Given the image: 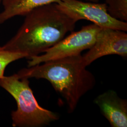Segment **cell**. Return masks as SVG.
<instances>
[{
  "label": "cell",
  "mask_w": 127,
  "mask_h": 127,
  "mask_svg": "<svg viewBox=\"0 0 127 127\" xmlns=\"http://www.w3.org/2000/svg\"><path fill=\"white\" fill-rule=\"evenodd\" d=\"M59 0H2L3 10L0 13V24L16 16H25L29 11L41 6L55 3ZM97 2L100 0H86Z\"/></svg>",
  "instance_id": "ba28073f"
},
{
  "label": "cell",
  "mask_w": 127,
  "mask_h": 127,
  "mask_svg": "<svg viewBox=\"0 0 127 127\" xmlns=\"http://www.w3.org/2000/svg\"><path fill=\"white\" fill-rule=\"evenodd\" d=\"M1 2H2V0H0V4L1 3Z\"/></svg>",
  "instance_id": "8fae6325"
},
{
  "label": "cell",
  "mask_w": 127,
  "mask_h": 127,
  "mask_svg": "<svg viewBox=\"0 0 127 127\" xmlns=\"http://www.w3.org/2000/svg\"><path fill=\"white\" fill-rule=\"evenodd\" d=\"M101 27L95 24L84 26L77 32H71L67 36L46 50L41 55L29 58L27 67L49 61L81 54L83 50L90 49L95 42Z\"/></svg>",
  "instance_id": "277c9868"
},
{
  "label": "cell",
  "mask_w": 127,
  "mask_h": 127,
  "mask_svg": "<svg viewBox=\"0 0 127 127\" xmlns=\"http://www.w3.org/2000/svg\"><path fill=\"white\" fill-rule=\"evenodd\" d=\"M82 56L86 66L105 56L117 55L127 57V34L125 31L108 28H101L95 43Z\"/></svg>",
  "instance_id": "8992f818"
},
{
  "label": "cell",
  "mask_w": 127,
  "mask_h": 127,
  "mask_svg": "<svg viewBox=\"0 0 127 127\" xmlns=\"http://www.w3.org/2000/svg\"><path fill=\"white\" fill-rule=\"evenodd\" d=\"M81 54L55 59L23 68L17 73L20 78L44 79L61 95L72 113L83 96L92 90L95 77L86 69Z\"/></svg>",
  "instance_id": "7a4b0ae2"
},
{
  "label": "cell",
  "mask_w": 127,
  "mask_h": 127,
  "mask_svg": "<svg viewBox=\"0 0 127 127\" xmlns=\"http://www.w3.org/2000/svg\"><path fill=\"white\" fill-rule=\"evenodd\" d=\"M107 10L113 18L127 21V0H106Z\"/></svg>",
  "instance_id": "9c48e42d"
},
{
  "label": "cell",
  "mask_w": 127,
  "mask_h": 127,
  "mask_svg": "<svg viewBox=\"0 0 127 127\" xmlns=\"http://www.w3.org/2000/svg\"><path fill=\"white\" fill-rule=\"evenodd\" d=\"M59 9L76 20H87L101 28H108L127 31V23L111 16L105 3L84 2L79 0H59L57 2Z\"/></svg>",
  "instance_id": "5b68a950"
},
{
  "label": "cell",
  "mask_w": 127,
  "mask_h": 127,
  "mask_svg": "<svg viewBox=\"0 0 127 127\" xmlns=\"http://www.w3.org/2000/svg\"><path fill=\"white\" fill-rule=\"evenodd\" d=\"M23 58H27V56L6 50L3 46H0V78L4 76L5 69L9 64Z\"/></svg>",
  "instance_id": "30bf717a"
},
{
  "label": "cell",
  "mask_w": 127,
  "mask_h": 127,
  "mask_svg": "<svg viewBox=\"0 0 127 127\" xmlns=\"http://www.w3.org/2000/svg\"><path fill=\"white\" fill-rule=\"evenodd\" d=\"M94 103L112 127H127V100L108 90L96 96Z\"/></svg>",
  "instance_id": "52a82bcc"
},
{
  "label": "cell",
  "mask_w": 127,
  "mask_h": 127,
  "mask_svg": "<svg viewBox=\"0 0 127 127\" xmlns=\"http://www.w3.org/2000/svg\"><path fill=\"white\" fill-rule=\"evenodd\" d=\"M16 34L3 47L26 55L27 59L40 55L56 45L74 30L77 21L51 3L32 9L27 14Z\"/></svg>",
  "instance_id": "6da1fadb"
},
{
  "label": "cell",
  "mask_w": 127,
  "mask_h": 127,
  "mask_svg": "<svg viewBox=\"0 0 127 127\" xmlns=\"http://www.w3.org/2000/svg\"><path fill=\"white\" fill-rule=\"evenodd\" d=\"M27 78L17 73L0 78V86L16 100L17 108L11 112L14 127H40L49 125L59 119V114L38 104Z\"/></svg>",
  "instance_id": "3957f363"
}]
</instances>
